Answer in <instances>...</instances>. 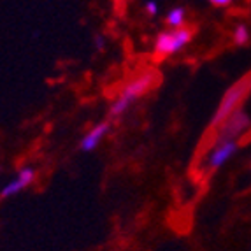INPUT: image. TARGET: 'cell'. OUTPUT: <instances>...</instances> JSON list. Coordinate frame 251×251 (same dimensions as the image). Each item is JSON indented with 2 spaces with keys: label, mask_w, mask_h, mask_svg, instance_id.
I'll return each instance as SVG.
<instances>
[{
  "label": "cell",
  "mask_w": 251,
  "mask_h": 251,
  "mask_svg": "<svg viewBox=\"0 0 251 251\" xmlns=\"http://www.w3.org/2000/svg\"><path fill=\"white\" fill-rule=\"evenodd\" d=\"M237 150V141H216V143H213V146H211V150L207 151V155L204 158V169L205 171L220 169L235 155Z\"/></svg>",
  "instance_id": "cell-5"
},
{
  "label": "cell",
  "mask_w": 251,
  "mask_h": 251,
  "mask_svg": "<svg viewBox=\"0 0 251 251\" xmlns=\"http://www.w3.org/2000/svg\"><path fill=\"white\" fill-rule=\"evenodd\" d=\"M193 39V28L190 26H183V28H174V30H163L156 35L155 39V53L158 56H172L183 51L188 46Z\"/></svg>",
  "instance_id": "cell-3"
},
{
  "label": "cell",
  "mask_w": 251,
  "mask_h": 251,
  "mask_svg": "<svg viewBox=\"0 0 251 251\" xmlns=\"http://www.w3.org/2000/svg\"><path fill=\"white\" fill-rule=\"evenodd\" d=\"M248 86H250V92H251V75H248Z\"/></svg>",
  "instance_id": "cell-13"
},
{
  "label": "cell",
  "mask_w": 251,
  "mask_h": 251,
  "mask_svg": "<svg viewBox=\"0 0 251 251\" xmlns=\"http://www.w3.org/2000/svg\"><path fill=\"white\" fill-rule=\"evenodd\" d=\"M251 128V116L244 109H237L226 118L220 126L214 128V141H237L241 139L248 130Z\"/></svg>",
  "instance_id": "cell-4"
},
{
  "label": "cell",
  "mask_w": 251,
  "mask_h": 251,
  "mask_svg": "<svg viewBox=\"0 0 251 251\" xmlns=\"http://www.w3.org/2000/svg\"><path fill=\"white\" fill-rule=\"evenodd\" d=\"M250 93L251 92H250V86H248V77H244V79L232 84L230 88L225 92V95L222 97L220 104H218L216 113L211 118V126H213V128L220 126L232 113H235L237 109H241L244 99H246Z\"/></svg>",
  "instance_id": "cell-2"
},
{
  "label": "cell",
  "mask_w": 251,
  "mask_h": 251,
  "mask_svg": "<svg viewBox=\"0 0 251 251\" xmlns=\"http://www.w3.org/2000/svg\"><path fill=\"white\" fill-rule=\"evenodd\" d=\"M95 48L97 50H104V39L102 37H95Z\"/></svg>",
  "instance_id": "cell-12"
},
{
  "label": "cell",
  "mask_w": 251,
  "mask_h": 251,
  "mask_svg": "<svg viewBox=\"0 0 251 251\" xmlns=\"http://www.w3.org/2000/svg\"><path fill=\"white\" fill-rule=\"evenodd\" d=\"M109 130H111V125H109L107 122H102V123H99V125L92 126V128L83 135V139H81V143H79L81 151L90 153V151L97 150L99 144L105 139V135L109 134Z\"/></svg>",
  "instance_id": "cell-7"
},
{
  "label": "cell",
  "mask_w": 251,
  "mask_h": 251,
  "mask_svg": "<svg viewBox=\"0 0 251 251\" xmlns=\"http://www.w3.org/2000/svg\"><path fill=\"white\" fill-rule=\"evenodd\" d=\"M211 5H214V7H226V5H230L234 0H207Z\"/></svg>",
  "instance_id": "cell-11"
},
{
  "label": "cell",
  "mask_w": 251,
  "mask_h": 251,
  "mask_svg": "<svg viewBox=\"0 0 251 251\" xmlns=\"http://www.w3.org/2000/svg\"><path fill=\"white\" fill-rule=\"evenodd\" d=\"M35 181V169L34 167H23L18 171L16 177L9 181L4 188L0 190V199H9L14 197L18 193H21L25 188H28L30 184Z\"/></svg>",
  "instance_id": "cell-6"
},
{
  "label": "cell",
  "mask_w": 251,
  "mask_h": 251,
  "mask_svg": "<svg viewBox=\"0 0 251 251\" xmlns=\"http://www.w3.org/2000/svg\"><path fill=\"white\" fill-rule=\"evenodd\" d=\"M250 30H248L246 25H237L234 30V42L237 44V46H244V44H248L250 42Z\"/></svg>",
  "instance_id": "cell-9"
},
{
  "label": "cell",
  "mask_w": 251,
  "mask_h": 251,
  "mask_svg": "<svg viewBox=\"0 0 251 251\" xmlns=\"http://www.w3.org/2000/svg\"><path fill=\"white\" fill-rule=\"evenodd\" d=\"M156 83V72L153 71H144L143 74L135 75L134 79H130L128 83L123 86L120 95L116 97L109 107V116L111 118H120L130 109V105L134 104L137 99L150 92Z\"/></svg>",
  "instance_id": "cell-1"
},
{
  "label": "cell",
  "mask_w": 251,
  "mask_h": 251,
  "mask_svg": "<svg viewBox=\"0 0 251 251\" xmlns=\"http://www.w3.org/2000/svg\"><path fill=\"white\" fill-rule=\"evenodd\" d=\"M144 13L148 16H156L158 14V4H156V0H146L144 2Z\"/></svg>",
  "instance_id": "cell-10"
},
{
  "label": "cell",
  "mask_w": 251,
  "mask_h": 251,
  "mask_svg": "<svg viewBox=\"0 0 251 251\" xmlns=\"http://www.w3.org/2000/svg\"><path fill=\"white\" fill-rule=\"evenodd\" d=\"M165 23L171 30L174 28H183L184 23H186V9L176 5V7L169 9L167 16H165Z\"/></svg>",
  "instance_id": "cell-8"
}]
</instances>
